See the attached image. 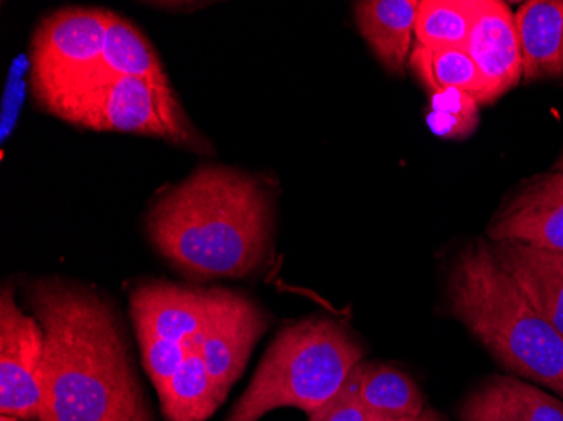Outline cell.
Masks as SVG:
<instances>
[{
	"label": "cell",
	"instance_id": "3",
	"mask_svg": "<svg viewBox=\"0 0 563 421\" xmlns=\"http://www.w3.org/2000/svg\"><path fill=\"white\" fill-rule=\"evenodd\" d=\"M452 315L520 378L563 398V335L533 309L484 242L466 246L448 284Z\"/></svg>",
	"mask_w": 563,
	"mask_h": 421
},
{
	"label": "cell",
	"instance_id": "19",
	"mask_svg": "<svg viewBox=\"0 0 563 421\" xmlns=\"http://www.w3.org/2000/svg\"><path fill=\"white\" fill-rule=\"evenodd\" d=\"M360 397L373 413L387 420L416 417L426 410L413 379L387 364H360Z\"/></svg>",
	"mask_w": 563,
	"mask_h": 421
},
{
	"label": "cell",
	"instance_id": "17",
	"mask_svg": "<svg viewBox=\"0 0 563 421\" xmlns=\"http://www.w3.org/2000/svg\"><path fill=\"white\" fill-rule=\"evenodd\" d=\"M101 62L115 75L132 76L157 88H173L156 49L134 24L113 14Z\"/></svg>",
	"mask_w": 563,
	"mask_h": 421
},
{
	"label": "cell",
	"instance_id": "7",
	"mask_svg": "<svg viewBox=\"0 0 563 421\" xmlns=\"http://www.w3.org/2000/svg\"><path fill=\"white\" fill-rule=\"evenodd\" d=\"M267 325L261 307L246 297L224 288L207 290L205 319L189 350L198 347L221 401L239 381Z\"/></svg>",
	"mask_w": 563,
	"mask_h": 421
},
{
	"label": "cell",
	"instance_id": "24",
	"mask_svg": "<svg viewBox=\"0 0 563 421\" xmlns=\"http://www.w3.org/2000/svg\"><path fill=\"white\" fill-rule=\"evenodd\" d=\"M461 420L463 421H520L514 414L503 410L498 403L483 391H476L467 398L466 403L461 408Z\"/></svg>",
	"mask_w": 563,
	"mask_h": 421
},
{
	"label": "cell",
	"instance_id": "29",
	"mask_svg": "<svg viewBox=\"0 0 563 421\" xmlns=\"http://www.w3.org/2000/svg\"><path fill=\"white\" fill-rule=\"evenodd\" d=\"M0 421H22V420H19V418H14V417H8V414H2V418H0Z\"/></svg>",
	"mask_w": 563,
	"mask_h": 421
},
{
	"label": "cell",
	"instance_id": "11",
	"mask_svg": "<svg viewBox=\"0 0 563 421\" xmlns=\"http://www.w3.org/2000/svg\"><path fill=\"white\" fill-rule=\"evenodd\" d=\"M207 290L152 281L135 288L131 312L137 335L177 342L188 351L205 319Z\"/></svg>",
	"mask_w": 563,
	"mask_h": 421
},
{
	"label": "cell",
	"instance_id": "5",
	"mask_svg": "<svg viewBox=\"0 0 563 421\" xmlns=\"http://www.w3.org/2000/svg\"><path fill=\"white\" fill-rule=\"evenodd\" d=\"M34 100L44 112L80 129L159 139L196 154L213 151L192 125L174 88L115 75L103 62Z\"/></svg>",
	"mask_w": 563,
	"mask_h": 421
},
{
	"label": "cell",
	"instance_id": "4",
	"mask_svg": "<svg viewBox=\"0 0 563 421\" xmlns=\"http://www.w3.org/2000/svg\"><path fill=\"white\" fill-rule=\"evenodd\" d=\"M362 361V346L344 325L319 318L296 322L278 332L227 421H258L277 408L311 414Z\"/></svg>",
	"mask_w": 563,
	"mask_h": 421
},
{
	"label": "cell",
	"instance_id": "6",
	"mask_svg": "<svg viewBox=\"0 0 563 421\" xmlns=\"http://www.w3.org/2000/svg\"><path fill=\"white\" fill-rule=\"evenodd\" d=\"M113 12L66 8L37 25L31 44V88L37 98L71 76L100 65Z\"/></svg>",
	"mask_w": 563,
	"mask_h": 421
},
{
	"label": "cell",
	"instance_id": "20",
	"mask_svg": "<svg viewBox=\"0 0 563 421\" xmlns=\"http://www.w3.org/2000/svg\"><path fill=\"white\" fill-rule=\"evenodd\" d=\"M481 389L520 421H563L562 400L520 379L495 376Z\"/></svg>",
	"mask_w": 563,
	"mask_h": 421
},
{
	"label": "cell",
	"instance_id": "10",
	"mask_svg": "<svg viewBox=\"0 0 563 421\" xmlns=\"http://www.w3.org/2000/svg\"><path fill=\"white\" fill-rule=\"evenodd\" d=\"M466 53L488 85L492 103L518 87L523 78L520 37L515 14L505 2L484 0Z\"/></svg>",
	"mask_w": 563,
	"mask_h": 421
},
{
	"label": "cell",
	"instance_id": "15",
	"mask_svg": "<svg viewBox=\"0 0 563 421\" xmlns=\"http://www.w3.org/2000/svg\"><path fill=\"white\" fill-rule=\"evenodd\" d=\"M408 65L430 95L459 90L479 104L492 103L488 85L464 49H432L416 43Z\"/></svg>",
	"mask_w": 563,
	"mask_h": 421
},
{
	"label": "cell",
	"instance_id": "2",
	"mask_svg": "<svg viewBox=\"0 0 563 421\" xmlns=\"http://www.w3.org/2000/svg\"><path fill=\"white\" fill-rule=\"evenodd\" d=\"M145 224L152 245L189 277H245L271 246L272 196L243 170L199 166L163 192Z\"/></svg>",
	"mask_w": 563,
	"mask_h": 421
},
{
	"label": "cell",
	"instance_id": "22",
	"mask_svg": "<svg viewBox=\"0 0 563 421\" xmlns=\"http://www.w3.org/2000/svg\"><path fill=\"white\" fill-rule=\"evenodd\" d=\"M360 364L347 376L343 388L328 403L307 414L309 421H391L373 413L363 403L360 397Z\"/></svg>",
	"mask_w": 563,
	"mask_h": 421
},
{
	"label": "cell",
	"instance_id": "14",
	"mask_svg": "<svg viewBox=\"0 0 563 421\" xmlns=\"http://www.w3.org/2000/svg\"><path fill=\"white\" fill-rule=\"evenodd\" d=\"M523 80H555L563 76V0H530L517 14Z\"/></svg>",
	"mask_w": 563,
	"mask_h": 421
},
{
	"label": "cell",
	"instance_id": "26",
	"mask_svg": "<svg viewBox=\"0 0 563 421\" xmlns=\"http://www.w3.org/2000/svg\"><path fill=\"white\" fill-rule=\"evenodd\" d=\"M145 5H156V8L159 9H169V11H181V12H189V11H196V9L202 8V5H210L205 4V2H147Z\"/></svg>",
	"mask_w": 563,
	"mask_h": 421
},
{
	"label": "cell",
	"instance_id": "13",
	"mask_svg": "<svg viewBox=\"0 0 563 421\" xmlns=\"http://www.w3.org/2000/svg\"><path fill=\"white\" fill-rule=\"evenodd\" d=\"M419 5V0H363L354 4L357 30L391 75H404L412 53Z\"/></svg>",
	"mask_w": 563,
	"mask_h": 421
},
{
	"label": "cell",
	"instance_id": "27",
	"mask_svg": "<svg viewBox=\"0 0 563 421\" xmlns=\"http://www.w3.org/2000/svg\"><path fill=\"white\" fill-rule=\"evenodd\" d=\"M391 421H448L445 420L444 414L439 413L438 410H433V408H426L422 413L416 414V417H404L397 418V420Z\"/></svg>",
	"mask_w": 563,
	"mask_h": 421
},
{
	"label": "cell",
	"instance_id": "9",
	"mask_svg": "<svg viewBox=\"0 0 563 421\" xmlns=\"http://www.w3.org/2000/svg\"><path fill=\"white\" fill-rule=\"evenodd\" d=\"M488 234L493 243L563 253V173L552 170L527 180L493 218Z\"/></svg>",
	"mask_w": 563,
	"mask_h": 421
},
{
	"label": "cell",
	"instance_id": "21",
	"mask_svg": "<svg viewBox=\"0 0 563 421\" xmlns=\"http://www.w3.org/2000/svg\"><path fill=\"white\" fill-rule=\"evenodd\" d=\"M481 104L470 95L445 90L432 95L427 125L438 137L463 141L470 137L479 123Z\"/></svg>",
	"mask_w": 563,
	"mask_h": 421
},
{
	"label": "cell",
	"instance_id": "23",
	"mask_svg": "<svg viewBox=\"0 0 563 421\" xmlns=\"http://www.w3.org/2000/svg\"><path fill=\"white\" fill-rule=\"evenodd\" d=\"M137 339L145 372L159 391L185 363V346L152 335H137Z\"/></svg>",
	"mask_w": 563,
	"mask_h": 421
},
{
	"label": "cell",
	"instance_id": "12",
	"mask_svg": "<svg viewBox=\"0 0 563 421\" xmlns=\"http://www.w3.org/2000/svg\"><path fill=\"white\" fill-rule=\"evenodd\" d=\"M493 255L533 309L563 335V253L523 243H493Z\"/></svg>",
	"mask_w": 563,
	"mask_h": 421
},
{
	"label": "cell",
	"instance_id": "28",
	"mask_svg": "<svg viewBox=\"0 0 563 421\" xmlns=\"http://www.w3.org/2000/svg\"><path fill=\"white\" fill-rule=\"evenodd\" d=\"M553 170H556V173H563V152L560 154L559 159H556L555 166H553Z\"/></svg>",
	"mask_w": 563,
	"mask_h": 421
},
{
	"label": "cell",
	"instance_id": "16",
	"mask_svg": "<svg viewBox=\"0 0 563 421\" xmlns=\"http://www.w3.org/2000/svg\"><path fill=\"white\" fill-rule=\"evenodd\" d=\"M157 392L167 421H207L221 405L198 347L186 351L185 363Z\"/></svg>",
	"mask_w": 563,
	"mask_h": 421
},
{
	"label": "cell",
	"instance_id": "25",
	"mask_svg": "<svg viewBox=\"0 0 563 421\" xmlns=\"http://www.w3.org/2000/svg\"><path fill=\"white\" fill-rule=\"evenodd\" d=\"M22 88L25 90V84L22 81V69L15 71L12 69V75L9 76V88L5 93L4 110H2V142L8 141V135L12 132L15 119H18L19 107L22 103Z\"/></svg>",
	"mask_w": 563,
	"mask_h": 421
},
{
	"label": "cell",
	"instance_id": "18",
	"mask_svg": "<svg viewBox=\"0 0 563 421\" xmlns=\"http://www.w3.org/2000/svg\"><path fill=\"white\" fill-rule=\"evenodd\" d=\"M484 0H422L417 14V44L432 49L466 51Z\"/></svg>",
	"mask_w": 563,
	"mask_h": 421
},
{
	"label": "cell",
	"instance_id": "8",
	"mask_svg": "<svg viewBox=\"0 0 563 421\" xmlns=\"http://www.w3.org/2000/svg\"><path fill=\"white\" fill-rule=\"evenodd\" d=\"M44 329L15 302L14 287L0 292V413L34 421L43 395Z\"/></svg>",
	"mask_w": 563,
	"mask_h": 421
},
{
	"label": "cell",
	"instance_id": "1",
	"mask_svg": "<svg viewBox=\"0 0 563 421\" xmlns=\"http://www.w3.org/2000/svg\"><path fill=\"white\" fill-rule=\"evenodd\" d=\"M44 329L37 421H151L119 315L81 285L44 278L30 290Z\"/></svg>",
	"mask_w": 563,
	"mask_h": 421
}]
</instances>
